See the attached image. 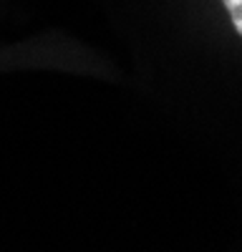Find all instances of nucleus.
<instances>
[{"instance_id": "1", "label": "nucleus", "mask_w": 242, "mask_h": 252, "mask_svg": "<svg viewBox=\"0 0 242 252\" xmlns=\"http://www.w3.org/2000/svg\"><path fill=\"white\" fill-rule=\"evenodd\" d=\"M222 3H225V8L230 13V20H232L235 31L242 35V0H222Z\"/></svg>"}]
</instances>
